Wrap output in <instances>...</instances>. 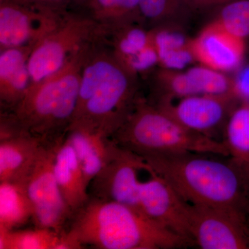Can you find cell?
<instances>
[{
	"mask_svg": "<svg viewBox=\"0 0 249 249\" xmlns=\"http://www.w3.org/2000/svg\"><path fill=\"white\" fill-rule=\"evenodd\" d=\"M138 91V76L119 61L106 42L98 44L83 62L70 128L80 127L111 138L133 111L140 98Z\"/></svg>",
	"mask_w": 249,
	"mask_h": 249,
	"instance_id": "cell-1",
	"label": "cell"
},
{
	"mask_svg": "<svg viewBox=\"0 0 249 249\" xmlns=\"http://www.w3.org/2000/svg\"><path fill=\"white\" fill-rule=\"evenodd\" d=\"M184 153L142 158L192 205L229 208L249 214V171L229 160Z\"/></svg>",
	"mask_w": 249,
	"mask_h": 249,
	"instance_id": "cell-2",
	"label": "cell"
},
{
	"mask_svg": "<svg viewBox=\"0 0 249 249\" xmlns=\"http://www.w3.org/2000/svg\"><path fill=\"white\" fill-rule=\"evenodd\" d=\"M67 235L101 249H172L191 245L126 205L89 198L74 214Z\"/></svg>",
	"mask_w": 249,
	"mask_h": 249,
	"instance_id": "cell-3",
	"label": "cell"
},
{
	"mask_svg": "<svg viewBox=\"0 0 249 249\" xmlns=\"http://www.w3.org/2000/svg\"><path fill=\"white\" fill-rule=\"evenodd\" d=\"M89 51L58 73L31 85L14 109L1 114V120L16 134L34 136L44 143L66 135L76 111L82 69Z\"/></svg>",
	"mask_w": 249,
	"mask_h": 249,
	"instance_id": "cell-4",
	"label": "cell"
},
{
	"mask_svg": "<svg viewBox=\"0 0 249 249\" xmlns=\"http://www.w3.org/2000/svg\"><path fill=\"white\" fill-rule=\"evenodd\" d=\"M111 139L142 158L184 153L229 157L224 142L186 128L142 98Z\"/></svg>",
	"mask_w": 249,
	"mask_h": 249,
	"instance_id": "cell-5",
	"label": "cell"
},
{
	"mask_svg": "<svg viewBox=\"0 0 249 249\" xmlns=\"http://www.w3.org/2000/svg\"><path fill=\"white\" fill-rule=\"evenodd\" d=\"M107 34V29L89 15L66 11L58 25L31 51L29 69L32 85L58 73L77 57L106 42Z\"/></svg>",
	"mask_w": 249,
	"mask_h": 249,
	"instance_id": "cell-6",
	"label": "cell"
},
{
	"mask_svg": "<svg viewBox=\"0 0 249 249\" xmlns=\"http://www.w3.org/2000/svg\"><path fill=\"white\" fill-rule=\"evenodd\" d=\"M58 140L42 144L26 187L36 227L59 234L65 231L64 228L71 220L73 213L64 199L54 173L55 147Z\"/></svg>",
	"mask_w": 249,
	"mask_h": 249,
	"instance_id": "cell-7",
	"label": "cell"
},
{
	"mask_svg": "<svg viewBox=\"0 0 249 249\" xmlns=\"http://www.w3.org/2000/svg\"><path fill=\"white\" fill-rule=\"evenodd\" d=\"M67 11H56L27 0H0V51L33 49L61 21Z\"/></svg>",
	"mask_w": 249,
	"mask_h": 249,
	"instance_id": "cell-8",
	"label": "cell"
},
{
	"mask_svg": "<svg viewBox=\"0 0 249 249\" xmlns=\"http://www.w3.org/2000/svg\"><path fill=\"white\" fill-rule=\"evenodd\" d=\"M191 236L202 249H249V214L229 208L191 204Z\"/></svg>",
	"mask_w": 249,
	"mask_h": 249,
	"instance_id": "cell-9",
	"label": "cell"
},
{
	"mask_svg": "<svg viewBox=\"0 0 249 249\" xmlns=\"http://www.w3.org/2000/svg\"><path fill=\"white\" fill-rule=\"evenodd\" d=\"M245 94H202L157 101V106L186 128L219 141L229 116Z\"/></svg>",
	"mask_w": 249,
	"mask_h": 249,
	"instance_id": "cell-10",
	"label": "cell"
},
{
	"mask_svg": "<svg viewBox=\"0 0 249 249\" xmlns=\"http://www.w3.org/2000/svg\"><path fill=\"white\" fill-rule=\"evenodd\" d=\"M150 168L142 157L119 146L90 183V198L126 205L142 212L138 172Z\"/></svg>",
	"mask_w": 249,
	"mask_h": 249,
	"instance_id": "cell-11",
	"label": "cell"
},
{
	"mask_svg": "<svg viewBox=\"0 0 249 249\" xmlns=\"http://www.w3.org/2000/svg\"><path fill=\"white\" fill-rule=\"evenodd\" d=\"M155 86L157 101L196 95L244 94L235 78L201 65L186 70L160 67L155 73Z\"/></svg>",
	"mask_w": 249,
	"mask_h": 249,
	"instance_id": "cell-12",
	"label": "cell"
},
{
	"mask_svg": "<svg viewBox=\"0 0 249 249\" xmlns=\"http://www.w3.org/2000/svg\"><path fill=\"white\" fill-rule=\"evenodd\" d=\"M151 178L141 183L142 213L175 235L193 245L191 236V204L166 180L150 172Z\"/></svg>",
	"mask_w": 249,
	"mask_h": 249,
	"instance_id": "cell-13",
	"label": "cell"
},
{
	"mask_svg": "<svg viewBox=\"0 0 249 249\" xmlns=\"http://www.w3.org/2000/svg\"><path fill=\"white\" fill-rule=\"evenodd\" d=\"M194 61L224 73L234 71L245 59L246 40L211 20L196 37L188 40Z\"/></svg>",
	"mask_w": 249,
	"mask_h": 249,
	"instance_id": "cell-14",
	"label": "cell"
},
{
	"mask_svg": "<svg viewBox=\"0 0 249 249\" xmlns=\"http://www.w3.org/2000/svg\"><path fill=\"white\" fill-rule=\"evenodd\" d=\"M142 23L108 31L106 43L114 56L127 70L139 76L159 65L151 32Z\"/></svg>",
	"mask_w": 249,
	"mask_h": 249,
	"instance_id": "cell-15",
	"label": "cell"
},
{
	"mask_svg": "<svg viewBox=\"0 0 249 249\" xmlns=\"http://www.w3.org/2000/svg\"><path fill=\"white\" fill-rule=\"evenodd\" d=\"M54 173L64 199L73 216L88 203L90 196L79 160L66 135L56 143Z\"/></svg>",
	"mask_w": 249,
	"mask_h": 249,
	"instance_id": "cell-16",
	"label": "cell"
},
{
	"mask_svg": "<svg viewBox=\"0 0 249 249\" xmlns=\"http://www.w3.org/2000/svg\"><path fill=\"white\" fill-rule=\"evenodd\" d=\"M32 49L16 47L0 52V101L11 110L22 101L32 85L29 59Z\"/></svg>",
	"mask_w": 249,
	"mask_h": 249,
	"instance_id": "cell-17",
	"label": "cell"
},
{
	"mask_svg": "<svg viewBox=\"0 0 249 249\" xmlns=\"http://www.w3.org/2000/svg\"><path fill=\"white\" fill-rule=\"evenodd\" d=\"M66 137L79 160L89 188L93 178L115 155L119 145L109 137L80 127L69 129Z\"/></svg>",
	"mask_w": 249,
	"mask_h": 249,
	"instance_id": "cell-18",
	"label": "cell"
},
{
	"mask_svg": "<svg viewBox=\"0 0 249 249\" xmlns=\"http://www.w3.org/2000/svg\"><path fill=\"white\" fill-rule=\"evenodd\" d=\"M43 143L29 134L0 141V182H27Z\"/></svg>",
	"mask_w": 249,
	"mask_h": 249,
	"instance_id": "cell-19",
	"label": "cell"
},
{
	"mask_svg": "<svg viewBox=\"0 0 249 249\" xmlns=\"http://www.w3.org/2000/svg\"><path fill=\"white\" fill-rule=\"evenodd\" d=\"M32 217L26 183L0 182V230H15Z\"/></svg>",
	"mask_w": 249,
	"mask_h": 249,
	"instance_id": "cell-20",
	"label": "cell"
},
{
	"mask_svg": "<svg viewBox=\"0 0 249 249\" xmlns=\"http://www.w3.org/2000/svg\"><path fill=\"white\" fill-rule=\"evenodd\" d=\"M222 142L229 150V158L249 171V99L246 96L229 116Z\"/></svg>",
	"mask_w": 249,
	"mask_h": 249,
	"instance_id": "cell-21",
	"label": "cell"
},
{
	"mask_svg": "<svg viewBox=\"0 0 249 249\" xmlns=\"http://www.w3.org/2000/svg\"><path fill=\"white\" fill-rule=\"evenodd\" d=\"M87 14L108 31L143 22L139 0H82Z\"/></svg>",
	"mask_w": 249,
	"mask_h": 249,
	"instance_id": "cell-22",
	"label": "cell"
},
{
	"mask_svg": "<svg viewBox=\"0 0 249 249\" xmlns=\"http://www.w3.org/2000/svg\"><path fill=\"white\" fill-rule=\"evenodd\" d=\"M177 29L155 27L150 29L152 42L162 68L180 70L194 61L188 47V40L175 33Z\"/></svg>",
	"mask_w": 249,
	"mask_h": 249,
	"instance_id": "cell-23",
	"label": "cell"
},
{
	"mask_svg": "<svg viewBox=\"0 0 249 249\" xmlns=\"http://www.w3.org/2000/svg\"><path fill=\"white\" fill-rule=\"evenodd\" d=\"M139 6L142 20L152 28L176 29L194 11L186 0H139Z\"/></svg>",
	"mask_w": 249,
	"mask_h": 249,
	"instance_id": "cell-24",
	"label": "cell"
},
{
	"mask_svg": "<svg viewBox=\"0 0 249 249\" xmlns=\"http://www.w3.org/2000/svg\"><path fill=\"white\" fill-rule=\"evenodd\" d=\"M58 235L37 227L34 230H0V249H54Z\"/></svg>",
	"mask_w": 249,
	"mask_h": 249,
	"instance_id": "cell-25",
	"label": "cell"
},
{
	"mask_svg": "<svg viewBox=\"0 0 249 249\" xmlns=\"http://www.w3.org/2000/svg\"><path fill=\"white\" fill-rule=\"evenodd\" d=\"M214 9L213 20L244 40L249 38V0H234Z\"/></svg>",
	"mask_w": 249,
	"mask_h": 249,
	"instance_id": "cell-26",
	"label": "cell"
},
{
	"mask_svg": "<svg viewBox=\"0 0 249 249\" xmlns=\"http://www.w3.org/2000/svg\"><path fill=\"white\" fill-rule=\"evenodd\" d=\"M193 10L215 9L234 0H186Z\"/></svg>",
	"mask_w": 249,
	"mask_h": 249,
	"instance_id": "cell-27",
	"label": "cell"
},
{
	"mask_svg": "<svg viewBox=\"0 0 249 249\" xmlns=\"http://www.w3.org/2000/svg\"><path fill=\"white\" fill-rule=\"evenodd\" d=\"M34 4L45 6L56 11H67L66 7L67 5L71 4L72 1L77 0H27Z\"/></svg>",
	"mask_w": 249,
	"mask_h": 249,
	"instance_id": "cell-28",
	"label": "cell"
}]
</instances>
